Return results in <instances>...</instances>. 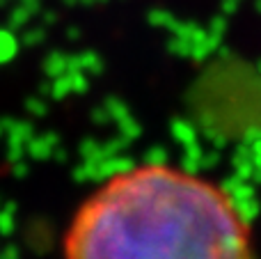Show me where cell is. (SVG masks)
<instances>
[{
  "label": "cell",
  "instance_id": "obj_1",
  "mask_svg": "<svg viewBox=\"0 0 261 259\" xmlns=\"http://www.w3.org/2000/svg\"><path fill=\"white\" fill-rule=\"evenodd\" d=\"M64 259H254L252 232L229 191L172 163L110 174L76 209Z\"/></svg>",
  "mask_w": 261,
  "mask_h": 259
}]
</instances>
